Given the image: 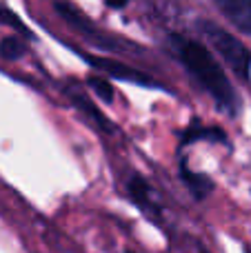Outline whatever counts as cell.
Returning <instances> with one entry per match:
<instances>
[{"mask_svg":"<svg viewBox=\"0 0 251 253\" xmlns=\"http://www.w3.org/2000/svg\"><path fill=\"white\" fill-rule=\"evenodd\" d=\"M169 44H171L173 56L178 58V62L209 93V98L227 116L238 114V109H240L238 93L231 87L229 78L225 76L222 67L216 62V58L209 53V49L203 47L200 42H196V40H189L185 36H176V34L169 38Z\"/></svg>","mask_w":251,"mask_h":253,"instance_id":"obj_1","label":"cell"},{"mask_svg":"<svg viewBox=\"0 0 251 253\" xmlns=\"http://www.w3.org/2000/svg\"><path fill=\"white\" fill-rule=\"evenodd\" d=\"M200 31L203 36L209 40L213 49L222 56V60L234 69V74L238 78L247 80L249 78V69H251V51L240 42L236 36H231L229 31H225L222 27L213 25L211 20H200Z\"/></svg>","mask_w":251,"mask_h":253,"instance_id":"obj_2","label":"cell"},{"mask_svg":"<svg viewBox=\"0 0 251 253\" xmlns=\"http://www.w3.org/2000/svg\"><path fill=\"white\" fill-rule=\"evenodd\" d=\"M53 9H56L58 16H60L62 20L76 31V34H80L83 38H87L91 44H96V47H100V49H107V51L118 49L114 40H111L107 34H102V31L91 22V18L84 16L76 4L67 2V0H53Z\"/></svg>","mask_w":251,"mask_h":253,"instance_id":"obj_3","label":"cell"},{"mask_svg":"<svg viewBox=\"0 0 251 253\" xmlns=\"http://www.w3.org/2000/svg\"><path fill=\"white\" fill-rule=\"evenodd\" d=\"M84 60L91 67H96L98 71H102L105 76H111L116 80H125V83H133V84H142V87H156L160 89V83L151 80L149 76H145L142 71H136L133 67L125 65V62H118L114 58L107 56H84Z\"/></svg>","mask_w":251,"mask_h":253,"instance_id":"obj_4","label":"cell"},{"mask_svg":"<svg viewBox=\"0 0 251 253\" xmlns=\"http://www.w3.org/2000/svg\"><path fill=\"white\" fill-rule=\"evenodd\" d=\"M218 11L243 34H251V0H211Z\"/></svg>","mask_w":251,"mask_h":253,"instance_id":"obj_5","label":"cell"},{"mask_svg":"<svg viewBox=\"0 0 251 253\" xmlns=\"http://www.w3.org/2000/svg\"><path fill=\"white\" fill-rule=\"evenodd\" d=\"M127 189H129V196H131V200L136 202V205L140 207L142 211H147L151 218H156V215L160 213V207H158V202H156V196H154V191L149 189V184L145 182V178H140V175H133V178L129 180Z\"/></svg>","mask_w":251,"mask_h":253,"instance_id":"obj_6","label":"cell"},{"mask_svg":"<svg viewBox=\"0 0 251 253\" xmlns=\"http://www.w3.org/2000/svg\"><path fill=\"white\" fill-rule=\"evenodd\" d=\"M65 93H67V96H69V100L74 102V105L78 107V109L83 111V114L87 116V118L91 120L93 125H98V126H100V129H105V131H114V125H111L109 120H107L105 116H102L100 111H98L96 107H93V102L89 100V98L84 96V93H80V89L76 87V84H71V87H67V91H65Z\"/></svg>","mask_w":251,"mask_h":253,"instance_id":"obj_7","label":"cell"},{"mask_svg":"<svg viewBox=\"0 0 251 253\" xmlns=\"http://www.w3.org/2000/svg\"><path fill=\"white\" fill-rule=\"evenodd\" d=\"M180 178H182V182L189 187L191 196H194L196 200H205V198L211 193V189H213L211 180H209L207 175H203V173L191 171L189 167H187V162H180Z\"/></svg>","mask_w":251,"mask_h":253,"instance_id":"obj_8","label":"cell"},{"mask_svg":"<svg viewBox=\"0 0 251 253\" xmlns=\"http://www.w3.org/2000/svg\"><path fill=\"white\" fill-rule=\"evenodd\" d=\"M200 138L218 140V142L227 144L225 131L218 129V126H205V125H200V120H194V123L187 126V131L182 133V140H180V142H182V144H191V142H196V140H200Z\"/></svg>","mask_w":251,"mask_h":253,"instance_id":"obj_9","label":"cell"},{"mask_svg":"<svg viewBox=\"0 0 251 253\" xmlns=\"http://www.w3.org/2000/svg\"><path fill=\"white\" fill-rule=\"evenodd\" d=\"M25 51H27V44L20 38H16V36H9V38L0 40V56L4 60H18V58L25 56Z\"/></svg>","mask_w":251,"mask_h":253,"instance_id":"obj_10","label":"cell"},{"mask_svg":"<svg viewBox=\"0 0 251 253\" xmlns=\"http://www.w3.org/2000/svg\"><path fill=\"white\" fill-rule=\"evenodd\" d=\"M0 22H2V25H7V27H11V29H16V31H20L22 36H31L29 27H27L25 22H22L20 18L11 11V9L4 7V4H0Z\"/></svg>","mask_w":251,"mask_h":253,"instance_id":"obj_11","label":"cell"},{"mask_svg":"<svg viewBox=\"0 0 251 253\" xmlns=\"http://www.w3.org/2000/svg\"><path fill=\"white\" fill-rule=\"evenodd\" d=\"M87 84H89V89H93V93H96L100 100H105V102L114 100V89H111V84L107 83V80L96 78V76H89Z\"/></svg>","mask_w":251,"mask_h":253,"instance_id":"obj_12","label":"cell"},{"mask_svg":"<svg viewBox=\"0 0 251 253\" xmlns=\"http://www.w3.org/2000/svg\"><path fill=\"white\" fill-rule=\"evenodd\" d=\"M127 2H129V0H107V4H109V7H114V9H123Z\"/></svg>","mask_w":251,"mask_h":253,"instance_id":"obj_13","label":"cell"}]
</instances>
